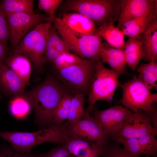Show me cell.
Returning <instances> with one entry per match:
<instances>
[{
	"mask_svg": "<svg viewBox=\"0 0 157 157\" xmlns=\"http://www.w3.org/2000/svg\"><path fill=\"white\" fill-rule=\"evenodd\" d=\"M101 156L103 157H140L130 154L118 146H107V145L104 147Z\"/></svg>",
	"mask_w": 157,
	"mask_h": 157,
	"instance_id": "cell-32",
	"label": "cell"
},
{
	"mask_svg": "<svg viewBox=\"0 0 157 157\" xmlns=\"http://www.w3.org/2000/svg\"><path fill=\"white\" fill-rule=\"evenodd\" d=\"M141 43L142 59L149 61L157 60V18L135 38Z\"/></svg>",
	"mask_w": 157,
	"mask_h": 157,
	"instance_id": "cell-15",
	"label": "cell"
},
{
	"mask_svg": "<svg viewBox=\"0 0 157 157\" xmlns=\"http://www.w3.org/2000/svg\"><path fill=\"white\" fill-rule=\"evenodd\" d=\"M53 23L73 53L86 59L100 60L103 39L99 35L95 33L82 37L76 36L65 27L60 17H55Z\"/></svg>",
	"mask_w": 157,
	"mask_h": 157,
	"instance_id": "cell-6",
	"label": "cell"
},
{
	"mask_svg": "<svg viewBox=\"0 0 157 157\" xmlns=\"http://www.w3.org/2000/svg\"><path fill=\"white\" fill-rule=\"evenodd\" d=\"M70 47L58 33L53 23L48 32L44 58L47 63H53L61 54L70 51Z\"/></svg>",
	"mask_w": 157,
	"mask_h": 157,
	"instance_id": "cell-18",
	"label": "cell"
},
{
	"mask_svg": "<svg viewBox=\"0 0 157 157\" xmlns=\"http://www.w3.org/2000/svg\"><path fill=\"white\" fill-rule=\"evenodd\" d=\"M61 18L65 27L76 36L82 37L95 33L96 28L94 22L79 13L65 12Z\"/></svg>",
	"mask_w": 157,
	"mask_h": 157,
	"instance_id": "cell-13",
	"label": "cell"
},
{
	"mask_svg": "<svg viewBox=\"0 0 157 157\" xmlns=\"http://www.w3.org/2000/svg\"><path fill=\"white\" fill-rule=\"evenodd\" d=\"M156 3V0H121L117 27L120 30L125 23L142 15Z\"/></svg>",
	"mask_w": 157,
	"mask_h": 157,
	"instance_id": "cell-14",
	"label": "cell"
},
{
	"mask_svg": "<svg viewBox=\"0 0 157 157\" xmlns=\"http://www.w3.org/2000/svg\"><path fill=\"white\" fill-rule=\"evenodd\" d=\"M49 21L40 24L28 32L19 43L13 53L22 54L28 58L37 72L43 69L44 53L49 29L52 24Z\"/></svg>",
	"mask_w": 157,
	"mask_h": 157,
	"instance_id": "cell-5",
	"label": "cell"
},
{
	"mask_svg": "<svg viewBox=\"0 0 157 157\" xmlns=\"http://www.w3.org/2000/svg\"><path fill=\"white\" fill-rule=\"evenodd\" d=\"M67 92L53 77L49 76L40 83L22 94L30 102L35 114V121L42 127L55 125L52 115L63 95Z\"/></svg>",
	"mask_w": 157,
	"mask_h": 157,
	"instance_id": "cell-1",
	"label": "cell"
},
{
	"mask_svg": "<svg viewBox=\"0 0 157 157\" xmlns=\"http://www.w3.org/2000/svg\"><path fill=\"white\" fill-rule=\"evenodd\" d=\"M0 157H38L36 153L22 154L17 152L6 144L0 146Z\"/></svg>",
	"mask_w": 157,
	"mask_h": 157,
	"instance_id": "cell-33",
	"label": "cell"
},
{
	"mask_svg": "<svg viewBox=\"0 0 157 157\" xmlns=\"http://www.w3.org/2000/svg\"><path fill=\"white\" fill-rule=\"evenodd\" d=\"M67 157H76L75 156H74L73 155L71 154H69V155H68Z\"/></svg>",
	"mask_w": 157,
	"mask_h": 157,
	"instance_id": "cell-39",
	"label": "cell"
},
{
	"mask_svg": "<svg viewBox=\"0 0 157 157\" xmlns=\"http://www.w3.org/2000/svg\"><path fill=\"white\" fill-rule=\"evenodd\" d=\"M68 113L69 110L57 105L53 110L52 115L54 124L59 125L62 124L65 120L67 119Z\"/></svg>",
	"mask_w": 157,
	"mask_h": 157,
	"instance_id": "cell-35",
	"label": "cell"
},
{
	"mask_svg": "<svg viewBox=\"0 0 157 157\" xmlns=\"http://www.w3.org/2000/svg\"><path fill=\"white\" fill-rule=\"evenodd\" d=\"M149 117L150 122L153 124L152 126L157 131V111L156 108L152 111L147 112Z\"/></svg>",
	"mask_w": 157,
	"mask_h": 157,
	"instance_id": "cell-36",
	"label": "cell"
},
{
	"mask_svg": "<svg viewBox=\"0 0 157 157\" xmlns=\"http://www.w3.org/2000/svg\"><path fill=\"white\" fill-rule=\"evenodd\" d=\"M67 122L53 125L35 132L0 131V137L9 142L15 151L22 154L31 153L32 149L47 142L65 144L67 138Z\"/></svg>",
	"mask_w": 157,
	"mask_h": 157,
	"instance_id": "cell-2",
	"label": "cell"
},
{
	"mask_svg": "<svg viewBox=\"0 0 157 157\" xmlns=\"http://www.w3.org/2000/svg\"><path fill=\"white\" fill-rule=\"evenodd\" d=\"M93 116L108 137L114 138L122 124L132 111L121 106L100 110L94 107Z\"/></svg>",
	"mask_w": 157,
	"mask_h": 157,
	"instance_id": "cell-11",
	"label": "cell"
},
{
	"mask_svg": "<svg viewBox=\"0 0 157 157\" xmlns=\"http://www.w3.org/2000/svg\"><path fill=\"white\" fill-rule=\"evenodd\" d=\"M4 62V65L14 72L26 85H30L31 69L28 58L22 54L13 53L7 56Z\"/></svg>",
	"mask_w": 157,
	"mask_h": 157,
	"instance_id": "cell-21",
	"label": "cell"
},
{
	"mask_svg": "<svg viewBox=\"0 0 157 157\" xmlns=\"http://www.w3.org/2000/svg\"><path fill=\"white\" fill-rule=\"evenodd\" d=\"M6 15L9 27L10 48L13 51L33 28L46 22H52L48 15L40 13H19Z\"/></svg>",
	"mask_w": 157,
	"mask_h": 157,
	"instance_id": "cell-9",
	"label": "cell"
},
{
	"mask_svg": "<svg viewBox=\"0 0 157 157\" xmlns=\"http://www.w3.org/2000/svg\"><path fill=\"white\" fill-rule=\"evenodd\" d=\"M100 60L97 64L92 80L85 113H90L97 101L103 100L111 104L115 92L121 83L118 78L124 74L106 68Z\"/></svg>",
	"mask_w": 157,
	"mask_h": 157,
	"instance_id": "cell-4",
	"label": "cell"
},
{
	"mask_svg": "<svg viewBox=\"0 0 157 157\" xmlns=\"http://www.w3.org/2000/svg\"><path fill=\"white\" fill-rule=\"evenodd\" d=\"M123 95L118 103L130 109L134 113L140 109L149 112L155 108L153 104L157 102V94H153L137 76L134 75L131 80L121 83Z\"/></svg>",
	"mask_w": 157,
	"mask_h": 157,
	"instance_id": "cell-8",
	"label": "cell"
},
{
	"mask_svg": "<svg viewBox=\"0 0 157 157\" xmlns=\"http://www.w3.org/2000/svg\"><path fill=\"white\" fill-rule=\"evenodd\" d=\"M157 133V131L151 125L147 112L139 110L129 116L114 139L138 138L148 134L156 135Z\"/></svg>",
	"mask_w": 157,
	"mask_h": 157,
	"instance_id": "cell-12",
	"label": "cell"
},
{
	"mask_svg": "<svg viewBox=\"0 0 157 157\" xmlns=\"http://www.w3.org/2000/svg\"><path fill=\"white\" fill-rule=\"evenodd\" d=\"M63 0H39L38 8L45 12L53 21L57 9L62 4Z\"/></svg>",
	"mask_w": 157,
	"mask_h": 157,
	"instance_id": "cell-30",
	"label": "cell"
},
{
	"mask_svg": "<svg viewBox=\"0 0 157 157\" xmlns=\"http://www.w3.org/2000/svg\"><path fill=\"white\" fill-rule=\"evenodd\" d=\"M84 95L77 93L73 95L69 110L67 122L72 124L81 119L85 114L84 108Z\"/></svg>",
	"mask_w": 157,
	"mask_h": 157,
	"instance_id": "cell-26",
	"label": "cell"
},
{
	"mask_svg": "<svg viewBox=\"0 0 157 157\" xmlns=\"http://www.w3.org/2000/svg\"><path fill=\"white\" fill-rule=\"evenodd\" d=\"M70 53L64 52L61 54L53 62L55 69H60L80 64L85 60Z\"/></svg>",
	"mask_w": 157,
	"mask_h": 157,
	"instance_id": "cell-28",
	"label": "cell"
},
{
	"mask_svg": "<svg viewBox=\"0 0 157 157\" xmlns=\"http://www.w3.org/2000/svg\"><path fill=\"white\" fill-rule=\"evenodd\" d=\"M155 135L148 134L134 138L135 141L144 151L147 157L156 155L157 151V140Z\"/></svg>",
	"mask_w": 157,
	"mask_h": 157,
	"instance_id": "cell-29",
	"label": "cell"
},
{
	"mask_svg": "<svg viewBox=\"0 0 157 157\" xmlns=\"http://www.w3.org/2000/svg\"><path fill=\"white\" fill-rule=\"evenodd\" d=\"M33 0H4L0 2V8L6 15L19 13H35Z\"/></svg>",
	"mask_w": 157,
	"mask_h": 157,
	"instance_id": "cell-23",
	"label": "cell"
},
{
	"mask_svg": "<svg viewBox=\"0 0 157 157\" xmlns=\"http://www.w3.org/2000/svg\"><path fill=\"white\" fill-rule=\"evenodd\" d=\"M124 50L127 65L133 70H135L142 58L141 42L134 38L129 37L125 42Z\"/></svg>",
	"mask_w": 157,
	"mask_h": 157,
	"instance_id": "cell-24",
	"label": "cell"
},
{
	"mask_svg": "<svg viewBox=\"0 0 157 157\" xmlns=\"http://www.w3.org/2000/svg\"><path fill=\"white\" fill-rule=\"evenodd\" d=\"M139 73L138 77L150 90L154 88L157 89L155 82L157 80V61L149 62L147 64H141L137 67Z\"/></svg>",
	"mask_w": 157,
	"mask_h": 157,
	"instance_id": "cell-25",
	"label": "cell"
},
{
	"mask_svg": "<svg viewBox=\"0 0 157 157\" xmlns=\"http://www.w3.org/2000/svg\"><path fill=\"white\" fill-rule=\"evenodd\" d=\"M7 54L5 48L0 41V65L3 64L7 57Z\"/></svg>",
	"mask_w": 157,
	"mask_h": 157,
	"instance_id": "cell-37",
	"label": "cell"
},
{
	"mask_svg": "<svg viewBox=\"0 0 157 157\" xmlns=\"http://www.w3.org/2000/svg\"><path fill=\"white\" fill-rule=\"evenodd\" d=\"M69 154L76 157H99L105 146L91 141L67 138L65 144Z\"/></svg>",
	"mask_w": 157,
	"mask_h": 157,
	"instance_id": "cell-17",
	"label": "cell"
},
{
	"mask_svg": "<svg viewBox=\"0 0 157 157\" xmlns=\"http://www.w3.org/2000/svg\"><path fill=\"white\" fill-rule=\"evenodd\" d=\"M157 18V3L143 15L125 23L120 29L124 35L136 38Z\"/></svg>",
	"mask_w": 157,
	"mask_h": 157,
	"instance_id": "cell-19",
	"label": "cell"
},
{
	"mask_svg": "<svg viewBox=\"0 0 157 157\" xmlns=\"http://www.w3.org/2000/svg\"><path fill=\"white\" fill-rule=\"evenodd\" d=\"M2 93L0 91V101L1 100L2 98Z\"/></svg>",
	"mask_w": 157,
	"mask_h": 157,
	"instance_id": "cell-38",
	"label": "cell"
},
{
	"mask_svg": "<svg viewBox=\"0 0 157 157\" xmlns=\"http://www.w3.org/2000/svg\"><path fill=\"white\" fill-rule=\"evenodd\" d=\"M100 58L102 62L109 65L116 71L127 74L126 71L127 64L124 49L113 48L106 42H103L100 51Z\"/></svg>",
	"mask_w": 157,
	"mask_h": 157,
	"instance_id": "cell-20",
	"label": "cell"
},
{
	"mask_svg": "<svg viewBox=\"0 0 157 157\" xmlns=\"http://www.w3.org/2000/svg\"><path fill=\"white\" fill-rule=\"evenodd\" d=\"M38 157H67L69 155L65 145L53 148L46 153H36Z\"/></svg>",
	"mask_w": 157,
	"mask_h": 157,
	"instance_id": "cell-34",
	"label": "cell"
},
{
	"mask_svg": "<svg viewBox=\"0 0 157 157\" xmlns=\"http://www.w3.org/2000/svg\"><path fill=\"white\" fill-rule=\"evenodd\" d=\"M67 138L107 144L109 138L94 118L85 114L81 120L72 124L67 123Z\"/></svg>",
	"mask_w": 157,
	"mask_h": 157,
	"instance_id": "cell-10",
	"label": "cell"
},
{
	"mask_svg": "<svg viewBox=\"0 0 157 157\" xmlns=\"http://www.w3.org/2000/svg\"><path fill=\"white\" fill-rule=\"evenodd\" d=\"M99 60L85 59L82 63L60 69L56 73L66 90L73 94L89 93L97 64Z\"/></svg>",
	"mask_w": 157,
	"mask_h": 157,
	"instance_id": "cell-7",
	"label": "cell"
},
{
	"mask_svg": "<svg viewBox=\"0 0 157 157\" xmlns=\"http://www.w3.org/2000/svg\"><path fill=\"white\" fill-rule=\"evenodd\" d=\"M9 30L6 15L0 8V41L5 48L7 53L9 50Z\"/></svg>",
	"mask_w": 157,
	"mask_h": 157,
	"instance_id": "cell-31",
	"label": "cell"
},
{
	"mask_svg": "<svg viewBox=\"0 0 157 157\" xmlns=\"http://www.w3.org/2000/svg\"><path fill=\"white\" fill-rule=\"evenodd\" d=\"M26 85L12 70L0 65V91L8 97L22 94Z\"/></svg>",
	"mask_w": 157,
	"mask_h": 157,
	"instance_id": "cell-16",
	"label": "cell"
},
{
	"mask_svg": "<svg viewBox=\"0 0 157 157\" xmlns=\"http://www.w3.org/2000/svg\"><path fill=\"white\" fill-rule=\"evenodd\" d=\"M31 107L28 100L22 94L12 97L9 104V110L10 114L18 118H22L26 116Z\"/></svg>",
	"mask_w": 157,
	"mask_h": 157,
	"instance_id": "cell-27",
	"label": "cell"
},
{
	"mask_svg": "<svg viewBox=\"0 0 157 157\" xmlns=\"http://www.w3.org/2000/svg\"><path fill=\"white\" fill-rule=\"evenodd\" d=\"M121 0H66L59 7L63 13L73 11L92 21L96 28L117 20Z\"/></svg>",
	"mask_w": 157,
	"mask_h": 157,
	"instance_id": "cell-3",
	"label": "cell"
},
{
	"mask_svg": "<svg viewBox=\"0 0 157 157\" xmlns=\"http://www.w3.org/2000/svg\"><path fill=\"white\" fill-rule=\"evenodd\" d=\"M114 22L106 23L96 29L95 33L103 39L106 42L113 48L124 49V35L114 24Z\"/></svg>",
	"mask_w": 157,
	"mask_h": 157,
	"instance_id": "cell-22",
	"label": "cell"
}]
</instances>
